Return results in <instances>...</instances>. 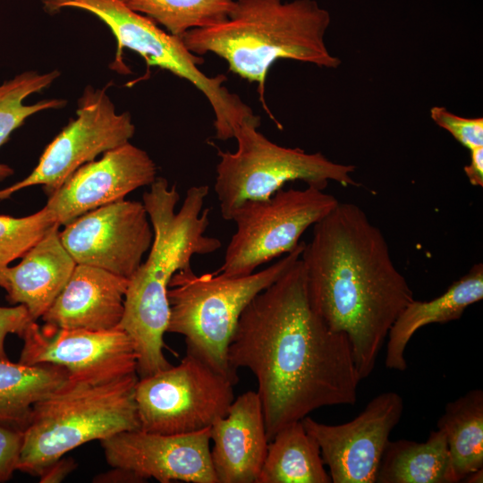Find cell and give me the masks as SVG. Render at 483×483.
<instances>
[{
	"mask_svg": "<svg viewBox=\"0 0 483 483\" xmlns=\"http://www.w3.org/2000/svg\"><path fill=\"white\" fill-rule=\"evenodd\" d=\"M227 359L255 376L269 441L315 410L357 402L350 342L312 308L301 258L244 309Z\"/></svg>",
	"mask_w": 483,
	"mask_h": 483,
	"instance_id": "6da1fadb",
	"label": "cell"
},
{
	"mask_svg": "<svg viewBox=\"0 0 483 483\" xmlns=\"http://www.w3.org/2000/svg\"><path fill=\"white\" fill-rule=\"evenodd\" d=\"M312 227L301 255L309 301L331 330L346 335L363 380L413 292L383 233L358 205L339 201Z\"/></svg>",
	"mask_w": 483,
	"mask_h": 483,
	"instance_id": "7a4b0ae2",
	"label": "cell"
},
{
	"mask_svg": "<svg viewBox=\"0 0 483 483\" xmlns=\"http://www.w3.org/2000/svg\"><path fill=\"white\" fill-rule=\"evenodd\" d=\"M208 185L191 187L176 212L180 199L176 185L159 177L143 194V205L153 229L147 260L129 279L123 316L119 327L131 339L137 354V375L145 377L172 365L164 355L170 308L167 290L173 275L191 265L193 255H206L221 248L220 240L205 235L209 208L202 211Z\"/></svg>",
	"mask_w": 483,
	"mask_h": 483,
	"instance_id": "3957f363",
	"label": "cell"
},
{
	"mask_svg": "<svg viewBox=\"0 0 483 483\" xmlns=\"http://www.w3.org/2000/svg\"><path fill=\"white\" fill-rule=\"evenodd\" d=\"M330 21L315 0H235L225 21L189 30L181 38L193 54L213 53L232 72L257 83L265 111L281 130L265 100L267 72L280 59L337 68L341 60L325 42Z\"/></svg>",
	"mask_w": 483,
	"mask_h": 483,
	"instance_id": "277c9868",
	"label": "cell"
},
{
	"mask_svg": "<svg viewBox=\"0 0 483 483\" xmlns=\"http://www.w3.org/2000/svg\"><path fill=\"white\" fill-rule=\"evenodd\" d=\"M139 377L103 383L68 379L33 407L17 470L33 476L72 449L140 428L135 402Z\"/></svg>",
	"mask_w": 483,
	"mask_h": 483,
	"instance_id": "5b68a950",
	"label": "cell"
},
{
	"mask_svg": "<svg viewBox=\"0 0 483 483\" xmlns=\"http://www.w3.org/2000/svg\"><path fill=\"white\" fill-rule=\"evenodd\" d=\"M304 246L301 242L267 268L244 276L197 275L191 266L177 271L167 290L166 332L183 335L188 351L236 384L237 372L229 366L227 351L238 320L250 301L301 258Z\"/></svg>",
	"mask_w": 483,
	"mask_h": 483,
	"instance_id": "8992f818",
	"label": "cell"
},
{
	"mask_svg": "<svg viewBox=\"0 0 483 483\" xmlns=\"http://www.w3.org/2000/svg\"><path fill=\"white\" fill-rule=\"evenodd\" d=\"M260 118L252 114L238 126L235 152L217 148L215 191L222 217L230 221L233 211L246 201L269 199L288 182L302 181L325 190L329 182L359 186L355 166L335 163L320 152L274 143L258 131Z\"/></svg>",
	"mask_w": 483,
	"mask_h": 483,
	"instance_id": "52a82bcc",
	"label": "cell"
},
{
	"mask_svg": "<svg viewBox=\"0 0 483 483\" xmlns=\"http://www.w3.org/2000/svg\"><path fill=\"white\" fill-rule=\"evenodd\" d=\"M42 4L50 13L78 8L101 20L117 41L114 64L118 72H130L121 57L125 47L140 55L148 66L167 70L192 83L213 109L216 139L233 138L240 123L253 114L238 95L223 85L226 76L211 77L202 72L199 65L204 63L203 57L191 52L180 37L163 30L152 19L130 9L122 0H42Z\"/></svg>",
	"mask_w": 483,
	"mask_h": 483,
	"instance_id": "ba28073f",
	"label": "cell"
},
{
	"mask_svg": "<svg viewBox=\"0 0 483 483\" xmlns=\"http://www.w3.org/2000/svg\"><path fill=\"white\" fill-rule=\"evenodd\" d=\"M339 200L325 190H279L269 199L246 201L233 213L236 225L216 273L244 276L274 258L294 250L304 232L325 217Z\"/></svg>",
	"mask_w": 483,
	"mask_h": 483,
	"instance_id": "9c48e42d",
	"label": "cell"
},
{
	"mask_svg": "<svg viewBox=\"0 0 483 483\" xmlns=\"http://www.w3.org/2000/svg\"><path fill=\"white\" fill-rule=\"evenodd\" d=\"M234 385L187 350L177 366L138 379L134 397L140 429L182 434L211 427L226 415Z\"/></svg>",
	"mask_w": 483,
	"mask_h": 483,
	"instance_id": "30bf717a",
	"label": "cell"
},
{
	"mask_svg": "<svg viewBox=\"0 0 483 483\" xmlns=\"http://www.w3.org/2000/svg\"><path fill=\"white\" fill-rule=\"evenodd\" d=\"M134 133L131 114L116 112L106 88L87 86L75 118L47 145L27 177L0 190V200L35 185H42L49 197L80 166L129 142Z\"/></svg>",
	"mask_w": 483,
	"mask_h": 483,
	"instance_id": "8fae6325",
	"label": "cell"
},
{
	"mask_svg": "<svg viewBox=\"0 0 483 483\" xmlns=\"http://www.w3.org/2000/svg\"><path fill=\"white\" fill-rule=\"evenodd\" d=\"M61 241L76 264L102 268L130 279L153 241L143 203L117 200L63 225Z\"/></svg>",
	"mask_w": 483,
	"mask_h": 483,
	"instance_id": "7c38bea8",
	"label": "cell"
},
{
	"mask_svg": "<svg viewBox=\"0 0 483 483\" xmlns=\"http://www.w3.org/2000/svg\"><path fill=\"white\" fill-rule=\"evenodd\" d=\"M403 401L389 391L371 399L352 420L327 425L309 415L301 419L317 441L323 462L334 483H376L389 436L399 423Z\"/></svg>",
	"mask_w": 483,
	"mask_h": 483,
	"instance_id": "4fadbf2b",
	"label": "cell"
},
{
	"mask_svg": "<svg viewBox=\"0 0 483 483\" xmlns=\"http://www.w3.org/2000/svg\"><path fill=\"white\" fill-rule=\"evenodd\" d=\"M19 362L63 367L69 377L103 383L137 373V354L120 327L106 331L39 326L32 321L21 337Z\"/></svg>",
	"mask_w": 483,
	"mask_h": 483,
	"instance_id": "5bb4252c",
	"label": "cell"
},
{
	"mask_svg": "<svg viewBox=\"0 0 483 483\" xmlns=\"http://www.w3.org/2000/svg\"><path fill=\"white\" fill-rule=\"evenodd\" d=\"M111 467L135 473L142 481L218 483L210 455V427L189 433L158 434L141 429L100 441Z\"/></svg>",
	"mask_w": 483,
	"mask_h": 483,
	"instance_id": "9a60e30c",
	"label": "cell"
},
{
	"mask_svg": "<svg viewBox=\"0 0 483 483\" xmlns=\"http://www.w3.org/2000/svg\"><path fill=\"white\" fill-rule=\"evenodd\" d=\"M157 172L148 154L127 142L77 169L48 197L44 208L54 222L63 226L150 185L157 179Z\"/></svg>",
	"mask_w": 483,
	"mask_h": 483,
	"instance_id": "2e32d148",
	"label": "cell"
},
{
	"mask_svg": "<svg viewBox=\"0 0 483 483\" xmlns=\"http://www.w3.org/2000/svg\"><path fill=\"white\" fill-rule=\"evenodd\" d=\"M212 465L218 483H257L269 440L258 392L233 401L210 427Z\"/></svg>",
	"mask_w": 483,
	"mask_h": 483,
	"instance_id": "e0dca14e",
	"label": "cell"
},
{
	"mask_svg": "<svg viewBox=\"0 0 483 483\" xmlns=\"http://www.w3.org/2000/svg\"><path fill=\"white\" fill-rule=\"evenodd\" d=\"M129 279L92 266L76 264L66 284L41 317L60 329L106 331L119 327Z\"/></svg>",
	"mask_w": 483,
	"mask_h": 483,
	"instance_id": "ac0fdd59",
	"label": "cell"
},
{
	"mask_svg": "<svg viewBox=\"0 0 483 483\" xmlns=\"http://www.w3.org/2000/svg\"><path fill=\"white\" fill-rule=\"evenodd\" d=\"M55 224L13 267L0 269V286L12 305H23L37 321L49 309L69 280L76 262Z\"/></svg>",
	"mask_w": 483,
	"mask_h": 483,
	"instance_id": "d6986e66",
	"label": "cell"
},
{
	"mask_svg": "<svg viewBox=\"0 0 483 483\" xmlns=\"http://www.w3.org/2000/svg\"><path fill=\"white\" fill-rule=\"evenodd\" d=\"M482 299L483 264L480 262L473 265L466 275L438 297L427 301L413 299L401 311L388 332L386 367L404 371L407 369L406 347L419 329L430 324L457 320L469 306Z\"/></svg>",
	"mask_w": 483,
	"mask_h": 483,
	"instance_id": "ffe728a7",
	"label": "cell"
},
{
	"mask_svg": "<svg viewBox=\"0 0 483 483\" xmlns=\"http://www.w3.org/2000/svg\"><path fill=\"white\" fill-rule=\"evenodd\" d=\"M68 377L66 369L60 366L0 359V425L23 432L34 405Z\"/></svg>",
	"mask_w": 483,
	"mask_h": 483,
	"instance_id": "44dd1931",
	"label": "cell"
},
{
	"mask_svg": "<svg viewBox=\"0 0 483 483\" xmlns=\"http://www.w3.org/2000/svg\"><path fill=\"white\" fill-rule=\"evenodd\" d=\"M324 465L317 441L299 420L269 441L257 483H330Z\"/></svg>",
	"mask_w": 483,
	"mask_h": 483,
	"instance_id": "7402d4cb",
	"label": "cell"
},
{
	"mask_svg": "<svg viewBox=\"0 0 483 483\" xmlns=\"http://www.w3.org/2000/svg\"><path fill=\"white\" fill-rule=\"evenodd\" d=\"M377 483H453L444 433L433 430L425 442L388 441L377 474Z\"/></svg>",
	"mask_w": 483,
	"mask_h": 483,
	"instance_id": "603a6c76",
	"label": "cell"
},
{
	"mask_svg": "<svg viewBox=\"0 0 483 483\" xmlns=\"http://www.w3.org/2000/svg\"><path fill=\"white\" fill-rule=\"evenodd\" d=\"M437 429L446 439L453 483L483 468V391L473 389L449 402Z\"/></svg>",
	"mask_w": 483,
	"mask_h": 483,
	"instance_id": "cb8c5ba5",
	"label": "cell"
},
{
	"mask_svg": "<svg viewBox=\"0 0 483 483\" xmlns=\"http://www.w3.org/2000/svg\"><path fill=\"white\" fill-rule=\"evenodd\" d=\"M59 76L58 70L44 73L26 71L0 84V147L30 116L66 105V100L62 98L43 99L31 105L25 103L30 95L48 88ZM13 172L11 166L0 163V182Z\"/></svg>",
	"mask_w": 483,
	"mask_h": 483,
	"instance_id": "d4e9b609",
	"label": "cell"
},
{
	"mask_svg": "<svg viewBox=\"0 0 483 483\" xmlns=\"http://www.w3.org/2000/svg\"><path fill=\"white\" fill-rule=\"evenodd\" d=\"M130 9L182 37L189 30L213 26L225 21L235 0H122Z\"/></svg>",
	"mask_w": 483,
	"mask_h": 483,
	"instance_id": "484cf974",
	"label": "cell"
},
{
	"mask_svg": "<svg viewBox=\"0 0 483 483\" xmlns=\"http://www.w3.org/2000/svg\"><path fill=\"white\" fill-rule=\"evenodd\" d=\"M55 224L45 208L22 217L0 215V269L21 258Z\"/></svg>",
	"mask_w": 483,
	"mask_h": 483,
	"instance_id": "4316f807",
	"label": "cell"
},
{
	"mask_svg": "<svg viewBox=\"0 0 483 483\" xmlns=\"http://www.w3.org/2000/svg\"><path fill=\"white\" fill-rule=\"evenodd\" d=\"M430 117L439 127L447 131L469 150L483 147V118H466L457 115L445 107L434 106Z\"/></svg>",
	"mask_w": 483,
	"mask_h": 483,
	"instance_id": "83f0119b",
	"label": "cell"
},
{
	"mask_svg": "<svg viewBox=\"0 0 483 483\" xmlns=\"http://www.w3.org/2000/svg\"><path fill=\"white\" fill-rule=\"evenodd\" d=\"M22 431L0 425V482L12 479L19 462Z\"/></svg>",
	"mask_w": 483,
	"mask_h": 483,
	"instance_id": "f1b7e54d",
	"label": "cell"
},
{
	"mask_svg": "<svg viewBox=\"0 0 483 483\" xmlns=\"http://www.w3.org/2000/svg\"><path fill=\"white\" fill-rule=\"evenodd\" d=\"M32 321L23 305L0 307V359H7L4 347L7 335L15 334L21 337Z\"/></svg>",
	"mask_w": 483,
	"mask_h": 483,
	"instance_id": "f546056e",
	"label": "cell"
},
{
	"mask_svg": "<svg viewBox=\"0 0 483 483\" xmlns=\"http://www.w3.org/2000/svg\"><path fill=\"white\" fill-rule=\"evenodd\" d=\"M76 467L75 462L71 458H63L56 460L47 467L39 475L42 483L61 482Z\"/></svg>",
	"mask_w": 483,
	"mask_h": 483,
	"instance_id": "4dcf8cb0",
	"label": "cell"
},
{
	"mask_svg": "<svg viewBox=\"0 0 483 483\" xmlns=\"http://www.w3.org/2000/svg\"><path fill=\"white\" fill-rule=\"evenodd\" d=\"M470 164L463 167V171L473 186H483V147L470 150Z\"/></svg>",
	"mask_w": 483,
	"mask_h": 483,
	"instance_id": "1f68e13d",
	"label": "cell"
},
{
	"mask_svg": "<svg viewBox=\"0 0 483 483\" xmlns=\"http://www.w3.org/2000/svg\"><path fill=\"white\" fill-rule=\"evenodd\" d=\"M113 470L106 473H101L94 479V482H143L132 471L119 468L112 467Z\"/></svg>",
	"mask_w": 483,
	"mask_h": 483,
	"instance_id": "d6a6232c",
	"label": "cell"
},
{
	"mask_svg": "<svg viewBox=\"0 0 483 483\" xmlns=\"http://www.w3.org/2000/svg\"><path fill=\"white\" fill-rule=\"evenodd\" d=\"M462 481L467 483L483 482V468L468 474Z\"/></svg>",
	"mask_w": 483,
	"mask_h": 483,
	"instance_id": "836d02e7",
	"label": "cell"
}]
</instances>
